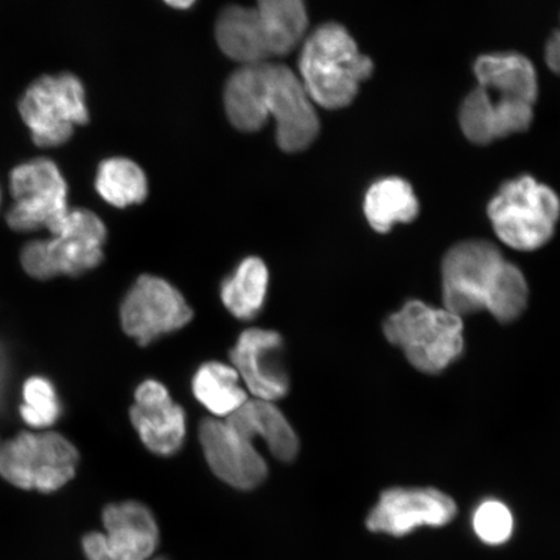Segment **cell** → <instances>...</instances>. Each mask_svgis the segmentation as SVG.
<instances>
[{
	"instance_id": "cell-1",
	"label": "cell",
	"mask_w": 560,
	"mask_h": 560,
	"mask_svg": "<svg viewBox=\"0 0 560 560\" xmlns=\"http://www.w3.org/2000/svg\"><path fill=\"white\" fill-rule=\"evenodd\" d=\"M445 310L459 315L488 312L501 324L520 318L528 305L527 279L493 243L474 240L455 244L441 264Z\"/></svg>"
},
{
	"instance_id": "cell-2",
	"label": "cell",
	"mask_w": 560,
	"mask_h": 560,
	"mask_svg": "<svg viewBox=\"0 0 560 560\" xmlns=\"http://www.w3.org/2000/svg\"><path fill=\"white\" fill-rule=\"evenodd\" d=\"M479 86L460 105L459 124L475 144H489L529 129L538 95L532 61L516 52L480 56L475 62Z\"/></svg>"
},
{
	"instance_id": "cell-3",
	"label": "cell",
	"mask_w": 560,
	"mask_h": 560,
	"mask_svg": "<svg viewBox=\"0 0 560 560\" xmlns=\"http://www.w3.org/2000/svg\"><path fill=\"white\" fill-rule=\"evenodd\" d=\"M300 80L314 104L341 109L354 101L373 74V60L361 54L345 26L327 23L306 38L299 60Z\"/></svg>"
},
{
	"instance_id": "cell-4",
	"label": "cell",
	"mask_w": 560,
	"mask_h": 560,
	"mask_svg": "<svg viewBox=\"0 0 560 560\" xmlns=\"http://www.w3.org/2000/svg\"><path fill=\"white\" fill-rule=\"evenodd\" d=\"M385 338L420 373H443L464 353V318L445 307L410 300L383 325Z\"/></svg>"
},
{
	"instance_id": "cell-5",
	"label": "cell",
	"mask_w": 560,
	"mask_h": 560,
	"mask_svg": "<svg viewBox=\"0 0 560 560\" xmlns=\"http://www.w3.org/2000/svg\"><path fill=\"white\" fill-rule=\"evenodd\" d=\"M488 215L497 237L508 247L530 252L551 241L560 219V199L530 175L508 182L490 200Z\"/></svg>"
},
{
	"instance_id": "cell-6",
	"label": "cell",
	"mask_w": 560,
	"mask_h": 560,
	"mask_svg": "<svg viewBox=\"0 0 560 560\" xmlns=\"http://www.w3.org/2000/svg\"><path fill=\"white\" fill-rule=\"evenodd\" d=\"M79 465V451L58 432H21L0 445V478L27 492H59L74 479Z\"/></svg>"
},
{
	"instance_id": "cell-7",
	"label": "cell",
	"mask_w": 560,
	"mask_h": 560,
	"mask_svg": "<svg viewBox=\"0 0 560 560\" xmlns=\"http://www.w3.org/2000/svg\"><path fill=\"white\" fill-rule=\"evenodd\" d=\"M19 112L42 149L66 144L75 126L86 125L90 118L85 88L72 73L47 74L32 82L21 96Z\"/></svg>"
},
{
	"instance_id": "cell-8",
	"label": "cell",
	"mask_w": 560,
	"mask_h": 560,
	"mask_svg": "<svg viewBox=\"0 0 560 560\" xmlns=\"http://www.w3.org/2000/svg\"><path fill=\"white\" fill-rule=\"evenodd\" d=\"M68 184L51 159L35 158L13 167L10 192L13 205L5 220L18 233L47 230L52 233L68 210Z\"/></svg>"
},
{
	"instance_id": "cell-9",
	"label": "cell",
	"mask_w": 560,
	"mask_h": 560,
	"mask_svg": "<svg viewBox=\"0 0 560 560\" xmlns=\"http://www.w3.org/2000/svg\"><path fill=\"white\" fill-rule=\"evenodd\" d=\"M120 315L126 335L145 347L190 324L194 312L167 280L144 275L126 293Z\"/></svg>"
},
{
	"instance_id": "cell-10",
	"label": "cell",
	"mask_w": 560,
	"mask_h": 560,
	"mask_svg": "<svg viewBox=\"0 0 560 560\" xmlns=\"http://www.w3.org/2000/svg\"><path fill=\"white\" fill-rule=\"evenodd\" d=\"M266 109L276 120L277 142L285 152L304 151L319 135L314 103L289 67L266 65Z\"/></svg>"
},
{
	"instance_id": "cell-11",
	"label": "cell",
	"mask_w": 560,
	"mask_h": 560,
	"mask_svg": "<svg viewBox=\"0 0 560 560\" xmlns=\"http://www.w3.org/2000/svg\"><path fill=\"white\" fill-rule=\"evenodd\" d=\"M200 443L210 470L231 488L249 492L268 479V464L256 450L255 441L225 419L202 420Z\"/></svg>"
},
{
	"instance_id": "cell-12",
	"label": "cell",
	"mask_w": 560,
	"mask_h": 560,
	"mask_svg": "<svg viewBox=\"0 0 560 560\" xmlns=\"http://www.w3.org/2000/svg\"><path fill=\"white\" fill-rule=\"evenodd\" d=\"M457 505L450 495L433 488H390L366 517L375 534L401 537L422 525L443 527L454 520Z\"/></svg>"
},
{
	"instance_id": "cell-13",
	"label": "cell",
	"mask_w": 560,
	"mask_h": 560,
	"mask_svg": "<svg viewBox=\"0 0 560 560\" xmlns=\"http://www.w3.org/2000/svg\"><path fill=\"white\" fill-rule=\"evenodd\" d=\"M283 339L277 331L248 328L230 350L231 365L245 389L258 400L276 402L290 390V377L283 366Z\"/></svg>"
},
{
	"instance_id": "cell-14",
	"label": "cell",
	"mask_w": 560,
	"mask_h": 560,
	"mask_svg": "<svg viewBox=\"0 0 560 560\" xmlns=\"http://www.w3.org/2000/svg\"><path fill=\"white\" fill-rule=\"evenodd\" d=\"M135 398L130 419L147 450L159 457L177 454L187 432L184 408L172 400L170 390L158 381L140 384Z\"/></svg>"
},
{
	"instance_id": "cell-15",
	"label": "cell",
	"mask_w": 560,
	"mask_h": 560,
	"mask_svg": "<svg viewBox=\"0 0 560 560\" xmlns=\"http://www.w3.org/2000/svg\"><path fill=\"white\" fill-rule=\"evenodd\" d=\"M107 241L104 222L89 209H69L46 240L55 277H79L103 261Z\"/></svg>"
},
{
	"instance_id": "cell-16",
	"label": "cell",
	"mask_w": 560,
	"mask_h": 560,
	"mask_svg": "<svg viewBox=\"0 0 560 560\" xmlns=\"http://www.w3.org/2000/svg\"><path fill=\"white\" fill-rule=\"evenodd\" d=\"M102 524L116 560H151L155 556L160 527L144 503L132 500L109 503L103 509Z\"/></svg>"
},
{
	"instance_id": "cell-17",
	"label": "cell",
	"mask_w": 560,
	"mask_h": 560,
	"mask_svg": "<svg viewBox=\"0 0 560 560\" xmlns=\"http://www.w3.org/2000/svg\"><path fill=\"white\" fill-rule=\"evenodd\" d=\"M225 420L249 439H262L278 460L290 464L298 457V433L275 402L249 398Z\"/></svg>"
},
{
	"instance_id": "cell-18",
	"label": "cell",
	"mask_w": 560,
	"mask_h": 560,
	"mask_svg": "<svg viewBox=\"0 0 560 560\" xmlns=\"http://www.w3.org/2000/svg\"><path fill=\"white\" fill-rule=\"evenodd\" d=\"M215 38L222 52L242 66L271 59L255 7L230 5L223 10L217 20Z\"/></svg>"
},
{
	"instance_id": "cell-19",
	"label": "cell",
	"mask_w": 560,
	"mask_h": 560,
	"mask_svg": "<svg viewBox=\"0 0 560 560\" xmlns=\"http://www.w3.org/2000/svg\"><path fill=\"white\" fill-rule=\"evenodd\" d=\"M266 65L242 66L226 83L225 109L231 124L242 131H257L268 122L266 109Z\"/></svg>"
},
{
	"instance_id": "cell-20",
	"label": "cell",
	"mask_w": 560,
	"mask_h": 560,
	"mask_svg": "<svg viewBox=\"0 0 560 560\" xmlns=\"http://www.w3.org/2000/svg\"><path fill=\"white\" fill-rule=\"evenodd\" d=\"M419 201L412 187L402 178L375 182L365 198L366 220L376 233L387 234L397 223H409L419 214Z\"/></svg>"
},
{
	"instance_id": "cell-21",
	"label": "cell",
	"mask_w": 560,
	"mask_h": 560,
	"mask_svg": "<svg viewBox=\"0 0 560 560\" xmlns=\"http://www.w3.org/2000/svg\"><path fill=\"white\" fill-rule=\"evenodd\" d=\"M233 365L222 362H207L201 365L192 380L196 400L213 416L225 419L249 400L247 389Z\"/></svg>"
},
{
	"instance_id": "cell-22",
	"label": "cell",
	"mask_w": 560,
	"mask_h": 560,
	"mask_svg": "<svg viewBox=\"0 0 560 560\" xmlns=\"http://www.w3.org/2000/svg\"><path fill=\"white\" fill-rule=\"evenodd\" d=\"M255 9L271 58H280L295 50L310 24L304 0H257Z\"/></svg>"
},
{
	"instance_id": "cell-23",
	"label": "cell",
	"mask_w": 560,
	"mask_h": 560,
	"mask_svg": "<svg viewBox=\"0 0 560 560\" xmlns=\"http://www.w3.org/2000/svg\"><path fill=\"white\" fill-rule=\"evenodd\" d=\"M269 290L268 266L258 257H247L221 285V299L235 318L250 320L262 311Z\"/></svg>"
},
{
	"instance_id": "cell-24",
	"label": "cell",
	"mask_w": 560,
	"mask_h": 560,
	"mask_svg": "<svg viewBox=\"0 0 560 560\" xmlns=\"http://www.w3.org/2000/svg\"><path fill=\"white\" fill-rule=\"evenodd\" d=\"M95 188L109 206L121 209L140 205L149 194V184L142 167L125 158L103 161L97 167Z\"/></svg>"
},
{
	"instance_id": "cell-25",
	"label": "cell",
	"mask_w": 560,
	"mask_h": 560,
	"mask_svg": "<svg viewBox=\"0 0 560 560\" xmlns=\"http://www.w3.org/2000/svg\"><path fill=\"white\" fill-rule=\"evenodd\" d=\"M20 417L34 431H47L61 417L62 405L54 383L45 376H31L21 389Z\"/></svg>"
},
{
	"instance_id": "cell-26",
	"label": "cell",
	"mask_w": 560,
	"mask_h": 560,
	"mask_svg": "<svg viewBox=\"0 0 560 560\" xmlns=\"http://www.w3.org/2000/svg\"><path fill=\"white\" fill-rule=\"evenodd\" d=\"M513 515L499 501L481 503L474 516V528L481 541L489 545L506 542L513 534Z\"/></svg>"
},
{
	"instance_id": "cell-27",
	"label": "cell",
	"mask_w": 560,
	"mask_h": 560,
	"mask_svg": "<svg viewBox=\"0 0 560 560\" xmlns=\"http://www.w3.org/2000/svg\"><path fill=\"white\" fill-rule=\"evenodd\" d=\"M21 265L34 279L48 280L55 278L46 240L26 243L21 250Z\"/></svg>"
},
{
	"instance_id": "cell-28",
	"label": "cell",
	"mask_w": 560,
	"mask_h": 560,
	"mask_svg": "<svg viewBox=\"0 0 560 560\" xmlns=\"http://www.w3.org/2000/svg\"><path fill=\"white\" fill-rule=\"evenodd\" d=\"M86 560H116L103 530L89 532L81 540Z\"/></svg>"
},
{
	"instance_id": "cell-29",
	"label": "cell",
	"mask_w": 560,
	"mask_h": 560,
	"mask_svg": "<svg viewBox=\"0 0 560 560\" xmlns=\"http://www.w3.org/2000/svg\"><path fill=\"white\" fill-rule=\"evenodd\" d=\"M11 382V357L9 350L0 345V405L4 404Z\"/></svg>"
},
{
	"instance_id": "cell-30",
	"label": "cell",
	"mask_w": 560,
	"mask_h": 560,
	"mask_svg": "<svg viewBox=\"0 0 560 560\" xmlns=\"http://www.w3.org/2000/svg\"><path fill=\"white\" fill-rule=\"evenodd\" d=\"M545 59L552 72L560 74V32L552 34L546 44Z\"/></svg>"
},
{
	"instance_id": "cell-31",
	"label": "cell",
	"mask_w": 560,
	"mask_h": 560,
	"mask_svg": "<svg viewBox=\"0 0 560 560\" xmlns=\"http://www.w3.org/2000/svg\"><path fill=\"white\" fill-rule=\"evenodd\" d=\"M164 2L173 7V9L187 10L194 5L196 0H164Z\"/></svg>"
},
{
	"instance_id": "cell-32",
	"label": "cell",
	"mask_w": 560,
	"mask_h": 560,
	"mask_svg": "<svg viewBox=\"0 0 560 560\" xmlns=\"http://www.w3.org/2000/svg\"><path fill=\"white\" fill-rule=\"evenodd\" d=\"M0 207H2V187H0Z\"/></svg>"
},
{
	"instance_id": "cell-33",
	"label": "cell",
	"mask_w": 560,
	"mask_h": 560,
	"mask_svg": "<svg viewBox=\"0 0 560 560\" xmlns=\"http://www.w3.org/2000/svg\"><path fill=\"white\" fill-rule=\"evenodd\" d=\"M153 560H165L164 558H158V559H153Z\"/></svg>"
},
{
	"instance_id": "cell-34",
	"label": "cell",
	"mask_w": 560,
	"mask_h": 560,
	"mask_svg": "<svg viewBox=\"0 0 560 560\" xmlns=\"http://www.w3.org/2000/svg\"><path fill=\"white\" fill-rule=\"evenodd\" d=\"M0 445H2V443H0Z\"/></svg>"
}]
</instances>
